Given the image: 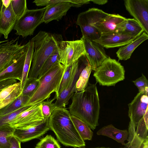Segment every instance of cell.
<instances>
[{
  "label": "cell",
  "instance_id": "1",
  "mask_svg": "<svg viewBox=\"0 0 148 148\" xmlns=\"http://www.w3.org/2000/svg\"><path fill=\"white\" fill-rule=\"evenodd\" d=\"M69 112L84 122L94 130L99 125L100 106L97 87L90 84L85 89L74 93Z\"/></svg>",
  "mask_w": 148,
  "mask_h": 148
},
{
  "label": "cell",
  "instance_id": "2",
  "mask_svg": "<svg viewBox=\"0 0 148 148\" xmlns=\"http://www.w3.org/2000/svg\"><path fill=\"white\" fill-rule=\"evenodd\" d=\"M69 111L64 108H56L48 119L50 130L62 145L74 148H82L85 143L77 131Z\"/></svg>",
  "mask_w": 148,
  "mask_h": 148
},
{
  "label": "cell",
  "instance_id": "3",
  "mask_svg": "<svg viewBox=\"0 0 148 148\" xmlns=\"http://www.w3.org/2000/svg\"><path fill=\"white\" fill-rule=\"evenodd\" d=\"M31 40L34 42V51L28 78H38L45 61L53 53L59 50L63 38L61 34L40 31Z\"/></svg>",
  "mask_w": 148,
  "mask_h": 148
},
{
  "label": "cell",
  "instance_id": "4",
  "mask_svg": "<svg viewBox=\"0 0 148 148\" xmlns=\"http://www.w3.org/2000/svg\"><path fill=\"white\" fill-rule=\"evenodd\" d=\"M66 69L60 62L55 64L40 79L39 85L26 106L40 103L48 99L53 92H57Z\"/></svg>",
  "mask_w": 148,
  "mask_h": 148
},
{
  "label": "cell",
  "instance_id": "5",
  "mask_svg": "<svg viewBox=\"0 0 148 148\" xmlns=\"http://www.w3.org/2000/svg\"><path fill=\"white\" fill-rule=\"evenodd\" d=\"M125 71L121 63L108 57L95 71L93 76L97 82L102 86H114L125 79Z\"/></svg>",
  "mask_w": 148,
  "mask_h": 148
},
{
  "label": "cell",
  "instance_id": "6",
  "mask_svg": "<svg viewBox=\"0 0 148 148\" xmlns=\"http://www.w3.org/2000/svg\"><path fill=\"white\" fill-rule=\"evenodd\" d=\"M108 14L95 8H89L80 13L78 16L76 23L80 27L82 36L93 41L99 38L101 34L93 25Z\"/></svg>",
  "mask_w": 148,
  "mask_h": 148
},
{
  "label": "cell",
  "instance_id": "7",
  "mask_svg": "<svg viewBox=\"0 0 148 148\" xmlns=\"http://www.w3.org/2000/svg\"><path fill=\"white\" fill-rule=\"evenodd\" d=\"M148 95L138 92L132 101L128 104V116L130 119L128 127V136L127 145H129L134 138L136 127L141 119L147 112Z\"/></svg>",
  "mask_w": 148,
  "mask_h": 148
},
{
  "label": "cell",
  "instance_id": "8",
  "mask_svg": "<svg viewBox=\"0 0 148 148\" xmlns=\"http://www.w3.org/2000/svg\"><path fill=\"white\" fill-rule=\"evenodd\" d=\"M45 9V7L36 9H27L14 25L15 34L23 38L33 35L36 28L43 23L42 18Z\"/></svg>",
  "mask_w": 148,
  "mask_h": 148
},
{
  "label": "cell",
  "instance_id": "9",
  "mask_svg": "<svg viewBox=\"0 0 148 148\" xmlns=\"http://www.w3.org/2000/svg\"><path fill=\"white\" fill-rule=\"evenodd\" d=\"M58 51L60 62L65 67L71 65L81 57L85 56L84 44L81 38L75 40H63Z\"/></svg>",
  "mask_w": 148,
  "mask_h": 148
},
{
  "label": "cell",
  "instance_id": "10",
  "mask_svg": "<svg viewBox=\"0 0 148 148\" xmlns=\"http://www.w3.org/2000/svg\"><path fill=\"white\" fill-rule=\"evenodd\" d=\"M47 120L43 116L40 103L32 105L17 115L9 125L14 128H24L39 125Z\"/></svg>",
  "mask_w": 148,
  "mask_h": 148
},
{
  "label": "cell",
  "instance_id": "11",
  "mask_svg": "<svg viewBox=\"0 0 148 148\" xmlns=\"http://www.w3.org/2000/svg\"><path fill=\"white\" fill-rule=\"evenodd\" d=\"M12 40L0 45V73L12 64L24 51L25 45H21L18 39Z\"/></svg>",
  "mask_w": 148,
  "mask_h": 148
},
{
  "label": "cell",
  "instance_id": "12",
  "mask_svg": "<svg viewBox=\"0 0 148 148\" xmlns=\"http://www.w3.org/2000/svg\"><path fill=\"white\" fill-rule=\"evenodd\" d=\"M126 10L148 34V0H125Z\"/></svg>",
  "mask_w": 148,
  "mask_h": 148
},
{
  "label": "cell",
  "instance_id": "13",
  "mask_svg": "<svg viewBox=\"0 0 148 148\" xmlns=\"http://www.w3.org/2000/svg\"><path fill=\"white\" fill-rule=\"evenodd\" d=\"M81 38L84 42L85 56L89 62L92 70L95 71L108 57L104 47L101 45L84 37Z\"/></svg>",
  "mask_w": 148,
  "mask_h": 148
},
{
  "label": "cell",
  "instance_id": "14",
  "mask_svg": "<svg viewBox=\"0 0 148 148\" xmlns=\"http://www.w3.org/2000/svg\"><path fill=\"white\" fill-rule=\"evenodd\" d=\"M127 18L119 14H109L93 26L101 35L122 33Z\"/></svg>",
  "mask_w": 148,
  "mask_h": 148
},
{
  "label": "cell",
  "instance_id": "15",
  "mask_svg": "<svg viewBox=\"0 0 148 148\" xmlns=\"http://www.w3.org/2000/svg\"><path fill=\"white\" fill-rule=\"evenodd\" d=\"M48 119L38 125L24 128H15L13 135L22 142L39 138L50 130Z\"/></svg>",
  "mask_w": 148,
  "mask_h": 148
},
{
  "label": "cell",
  "instance_id": "16",
  "mask_svg": "<svg viewBox=\"0 0 148 148\" xmlns=\"http://www.w3.org/2000/svg\"><path fill=\"white\" fill-rule=\"evenodd\" d=\"M136 38L123 33L102 35L98 39L93 40L107 49L125 46Z\"/></svg>",
  "mask_w": 148,
  "mask_h": 148
},
{
  "label": "cell",
  "instance_id": "17",
  "mask_svg": "<svg viewBox=\"0 0 148 148\" xmlns=\"http://www.w3.org/2000/svg\"><path fill=\"white\" fill-rule=\"evenodd\" d=\"M71 7L68 0L45 7L42 18L43 22L48 23L53 20L59 21L66 14Z\"/></svg>",
  "mask_w": 148,
  "mask_h": 148
},
{
  "label": "cell",
  "instance_id": "18",
  "mask_svg": "<svg viewBox=\"0 0 148 148\" xmlns=\"http://www.w3.org/2000/svg\"><path fill=\"white\" fill-rule=\"evenodd\" d=\"M27 50V44L25 45L24 51L12 64L0 73V81L14 79L21 80L23 66Z\"/></svg>",
  "mask_w": 148,
  "mask_h": 148
},
{
  "label": "cell",
  "instance_id": "19",
  "mask_svg": "<svg viewBox=\"0 0 148 148\" xmlns=\"http://www.w3.org/2000/svg\"><path fill=\"white\" fill-rule=\"evenodd\" d=\"M17 20L16 15L14 12L11 4L6 8L3 5L0 16V34L4 35L7 39L8 35L14 29Z\"/></svg>",
  "mask_w": 148,
  "mask_h": 148
},
{
  "label": "cell",
  "instance_id": "20",
  "mask_svg": "<svg viewBox=\"0 0 148 148\" xmlns=\"http://www.w3.org/2000/svg\"><path fill=\"white\" fill-rule=\"evenodd\" d=\"M87 60L84 65L79 67V70L75 77L68 84L62 92L58 95L54 103L56 108H65L69 103L74 93L77 92L76 84L82 70L88 62Z\"/></svg>",
  "mask_w": 148,
  "mask_h": 148
},
{
  "label": "cell",
  "instance_id": "21",
  "mask_svg": "<svg viewBox=\"0 0 148 148\" xmlns=\"http://www.w3.org/2000/svg\"><path fill=\"white\" fill-rule=\"evenodd\" d=\"M96 134L98 135L106 136L112 139L123 146L125 145L128 136L127 130H121L116 128L112 124L104 126L100 129Z\"/></svg>",
  "mask_w": 148,
  "mask_h": 148
},
{
  "label": "cell",
  "instance_id": "22",
  "mask_svg": "<svg viewBox=\"0 0 148 148\" xmlns=\"http://www.w3.org/2000/svg\"><path fill=\"white\" fill-rule=\"evenodd\" d=\"M148 38V34L143 32L131 43L119 48L116 52L117 57L121 60H126L130 59L135 49Z\"/></svg>",
  "mask_w": 148,
  "mask_h": 148
},
{
  "label": "cell",
  "instance_id": "23",
  "mask_svg": "<svg viewBox=\"0 0 148 148\" xmlns=\"http://www.w3.org/2000/svg\"><path fill=\"white\" fill-rule=\"evenodd\" d=\"M79 62L78 60L69 66L66 67V69L57 92L55 94L56 99L59 94L73 79L77 74L79 69Z\"/></svg>",
  "mask_w": 148,
  "mask_h": 148
},
{
  "label": "cell",
  "instance_id": "24",
  "mask_svg": "<svg viewBox=\"0 0 148 148\" xmlns=\"http://www.w3.org/2000/svg\"><path fill=\"white\" fill-rule=\"evenodd\" d=\"M27 50L26 56L23 69L21 80L20 82L21 91L23 89L26 81L28 78L34 51V44L33 41L30 40L27 43Z\"/></svg>",
  "mask_w": 148,
  "mask_h": 148
},
{
  "label": "cell",
  "instance_id": "25",
  "mask_svg": "<svg viewBox=\"0 0 148 148\" xmlns=\"http://www.w3.org/2000/svg\"><path fill=\"white\" fill-rule=\"evenodd\" d=\"M71 119L79 135L85 141L92 140L93 132L84 122L78 117L71 115Z\"/></svg>",
  "mask_w": 148,
  "mask_h": 148
},
{
  "label": "cell",
  "instance_id": "26",
  "mask_svg": "<svg viewBox=\"0 0 148 148\" xmlns=\"http://www.w3.org/2000/svg\"><path fill=\"white\" fill-rule=\"evenodd\" d=\"M30 98L23 95L19 96L10 103L0 110V116L4 115L14 112L26 106Z\"/></svg>",
  "mask_w": 148,
  "mask_h": 148
},
{
  "label": "cell",
  "instance_id": "27",
  "mask_svg": "<svg viewBox=\"0 0 148 148\" xmlns=\"http://www.w3.org/2000/svg\"><path fill=\"white\" fill-rule=\"evenodd\" d=\"M140 24L134 18H127L122 33L137 37L144 32Z\"/></svg>",
  "mask_w": 148,
  "mask_h": 148
},
{
  "label": "cell",
  "instance_id": "28",
  "mask_svg": "<svg viewBox=\"0 0 148 148\" xmlns=\"http://www.w3.org/2000/svg\"><path fill=\"white\" fill-rule=\"evenodd\" d=\"M91 66L88 62L81 71L76 84L77 92L84 90L88 86V83L92 71Z\"/></svg>",
  "mask_w": 148,
  "mask_h": 148
},
{
  "label": "cell",
  "instance_id": "29",
  "mask_svg": "<svg viewBox=\"0 0 148 148\" xmlns=\"http://www.w3.org/2000/svg\"><path fill=\"white\" fill-rule=\"evenodd\" d=\"M14 129L9 125L0 127V148H10Z\"/></svg>",
  "mask_w": 148,
  "mask_h": 148
},
{
  "label": "cell",
  "instance_id": "30",
  "mask_svg": "<svg viewBox=\"0 0 148 148\" xmlns=\"http://www.w3.org/2000/svg\"><path fill=\"white\" fill-rule=\"evenodd\" d=\"M58 50L53 53L45 61L41 68L38 77V79H39L42 77L55 64L60 62Z\"/></svg>",
  "mask_w": 148,
  "mask_h": 148
},
{
  "label": "cell",
  "instance_id": "31",
  "mask_svg": "<svg viewBox=\"0 0 148 148\" xmlns=\"http://www.w3.org/2000/svg\"><path fill=\"white\" fill-rule=\"evenodd\" d=\"M39 83V80L38 78H28L21 91V94L23 95L28 96L30 98L36 91Z\"/></svg>",
  "mask_w": 148,
  "mask_h": 148
},
{
  "label": "cell",
  "instance_id": "32",
  "mask_svg": "<svg viewBox=\"0 0 148 148\" xmlns=\"http://www.w3.org/2000/svg\"><path fill=\"white\" fill-rule=\"evenodd\" d=\"M35 148H61L58 141L51 135H47L36 144Z\"/></svg>",
  "mask_w": 148,
  "mask_h": 148
},
{
  "label": "cell",
  "instance_id": "33",
  "mask_svg": "<svg viewBox=\"0 0 148 148\" xmlns=\"http://www.w3.org/2000/svg\"><path fill=\"white\" fill-rule=\"evenodd\" d=\"M11 4L18 20L22 16L27 9L26 0H11Z\"/></svg>",
  "mask_w": 148,
  "mask_h": 148
},
{
  "label": "cell",
  "instance_id": "34",
  "mask_svg": "<svg viewBox=\"0 0 148 148\" xmlns=\"http://www.w3.org/2000/svg\"><path fill=\"white\" fill-rule=\"evenodd\" d=\"M32 105L27 106L12 113L0 116V127L9 123L20 113L26 110Z\"/></svg>",
  "mask_w": 148,
  "mask_h": 148
},
{
  "label": "cell",
  "instance_id": "35",
  "mask_svg": "<svg viewBox=\"0 0 148 148\" xmlns=\"http://www.w3.org/2000/svg\"><path fill=\"white\" fill-rule=\"evenodd\" d=\"M56 98L55 97L51 100L43 101L40 103L42 106V111L43 116L45 120H47L53 110L56 108L53 101Z\"/></svg>",
  "mask_w": 148,
  "mask_h": 148
},
{
  "label": "cell",
  "instance_id": "36",
  "mask_svg": "<svg viewBox=\"0 0 148 148\" xmlns=\"http://www.w3.org/2000/svg\"><path fill=\"white\" fill-rule=\"evenodd\" d=\"M21 83H19L14 90L2 101L0 102V110L7 106L18 97L21 94Z\"/></svg>",
  "mask_w": 148,
  "mask_h": 148
},
{
  "label": "cell",
  "instance_id": "37",
  "mask_svg": "<svg viewBox=\"0 0 148 148\" xmlns=\"http://www.w3.org/2000/svg\"><path fill=\"white\" fill-rule=\"evenodd\" d=\"M138 88L139 92L148 95V81L145 76H142L133 81Z\"/></svg>",
  "mask_w": 148,
  "mask_h": 148
},
{
  "label": "cell",
  "instance_id": "38",
  "mask_svg": "<svg viewBox=\"0 0 148 148\" xmlns=\"http://www.w3.org/2000/svg\"><path fill=\"white\" fill-rule=\"evenodd\" d=\"M16 82L5 88L0 91V102L10 95L19 84Z\"/></svg>",
  "mask_w": 148,
  "mask_h": 148
},
{
  "label": "cell",
  "instance_id": "39",
  "mask_svg": "<svg viewBox=\"0 0 148 148\" xmlns=\"http://www.w3.org/2000/svg\"><path fill=\"white\" fill-rule=\"evenodd\" d=\"M65 0H35L33 2L38 6H47L64 1Z\"/></svg>",
  "mask_w": 148,
  "mask_h": 148
},
{
  "label": "cell",
  "instance_id": "40",
  "mask_svg": "<svg viewBox=\"0 0 148 148\" xmlns=\"http://www.w3.org/2000/svg\"><path fill=\"white\" fill-rule=\"evenodd\" d=\"M71 7H79L82 5L90 3L89 0H68Z\"/></svg>",
  "mask_w": 148,
  "mask_h": 148
},
{
  "label": "cell",
  "instance_id": "41",
  "mask_svg": "<svg viewBox=\"0 0 148 148\" xmlns=\"http://www.w3.org/2000/svg\"><path fill=\"white\" fill-rule=\"evenodd\" d=\"M16 79H9L0 81V91L8 86L17 82Z\"/></svg>",
  "mask_w": 148,
  "mask_h": 148
},
{
  "label": "cell",
  "instance_id": "42",
  "mask_svg": "<svg viewBox=\"0 0 148 148\" xmlns=\"http://www.w3.org/2000/svg\"><path fill=\"white\" fill-rule=\"evenodd\" d=\"M10 148H21L20 141L13 135L10 140Z\"/></svg>",
  "mask_w": 148,
  "mask_h": 148
},
{
  "label": "cell",
  "instance_id": "43",
  "mask_svg": "<svg viewBox=\"0 0 148 148\" xmlns=\"http://www.w3.org/2000/svg\"><path fill=\"white\" fill-rule=\"evenodd\" d=\"M90 1L94 3L99 5H103L107 3L108 1L107 0H92Z\"/></svg>",
  "mask_w": 148,
  "mask_h": 148
},
{
  "label": "cell",
  "instance_id": "44",
  "mask_svg": "<svg viewBox=\"0 0 148 148\" xmlns=\"http://www.w3.org/2000/svg\"><path fill=\"white\" fill-rule=\"evenodd\" d=\"M3 6L6 8H8L10 5L11 0H2Z\"/></svg>",
  "mask_w": 148,
  "mask_h": 148
},
{
  "label": "cell",
  "instance_id": "45",
  "mask_svg": "<svg viewBox=\"0 0 148 148\" xmlns=\"http://www.w3.org/2000/svg\"><path fill=\"white\" fill-rule=\"evenodd\" d=\"M3 7V4L2 0H0V16L1 14Z\"/></svg>",
  "mask_w": 148,
  "mask_h": 148
},
{
  "label": "cell",
  "instance_id": "46",
  "mask_svg": "<svg viewBox=\"0 0 148 148\" xmlns=\"http://www.w3.org/2000/svg\"><path fill=\"white\" fill-rule=\"evenodd\" d=\"M82 148H86L85 147ZM112 148L109 147H104V146H102V147H91V148ZM125 148L124 147H119V148Z\"/></svg>",
  "mask_w": 148,
  "mask_h": 148
},
{
  "label": "cell",
  "instance_id": "47",
  "mask_svg": "<svg viewBox=\"0 0 148 148\" xmlns=\"http://www.w3.org/2000/svg\"><path fill=\"white\" fill-rule=\"evenodd\" d=\"M1 36H2V34H0V38ZM8 40H6L3 41H0V45H1L0 44L1 43H2L3 42H6V41L8 42Z\"/></svg>",
  "mask_w": 148,
  "mask_h": 148
}]
</instances>
